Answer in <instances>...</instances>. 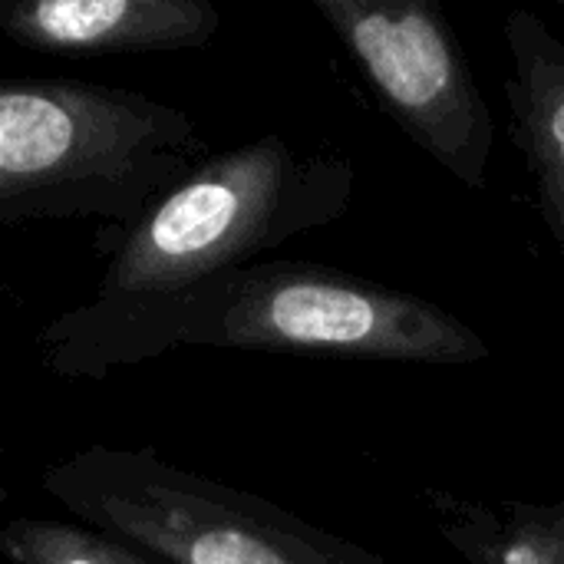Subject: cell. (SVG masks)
<instances>
[{
    "instance_id": "1",
    "label": "cell",
    "mask_w": 564,
    "mask_h": 564,
    "mask_svg": "<svg viewBox=\"0 0 564 564\" xmlns=\"http://www.w3.org/2000/svg\"><path fill=\"white\" fill-rule=\"evenodd\" d=\"M357 169L330 149H297L278 132L212 152L172 195L122 231L96 228L106 258L93 297L36 334L40 364L69 380L175 350L182 311L225 274L347 215Z\"/></svg>"
},
{
    "instance_id": "2",
    "label": "cell",
    "mask_w": 564,
    "mask_h": 564,
    "mask_svg": "<svg viewBox=\"0 0 564 564\" xmlns=\"http://www.w3.org/2000/svg\"><path fill=\"white\" fill-rule=\"evenodd\" d=\"M208 155L182 106L66 76L10 79L0 89V225L93 218L122 231Z\"/></svg>"
},
{
    "instance_id": "3",
    "label": "cell",
    "mask_w": 564,
    "mask_h": 564,
    "mask_svg": "<svg viewBox=\"0 0 564 564\" xmlns=\"http://www.w3.org/2000/svg\"><path fill=\"white\" fill-rule=\"evenodd\" d=\"M178 347L420 367L492 357L453 311L317 261H258L225 274L182 311Z\"/></svg>"
},
{
    "instance_id": "4",
    "label": "cell",
    "mask_w": 564,
    "mask_h": 564,
    "mask_svg": "<svg viewBox=\"0 0 564 564\" xmlns=\"http://www.w3.org/2000/svg\"><path fill=\"white\" fill-rule=\"evenodd\" d=\"M40 482L76 522L162 564H390L264 496L182 469L152 446H86Z\"/></svg>"
},
{
    "instance_id": "5",
    "label": "cell",
    "mask_w": 564,
    "mask_h": 564,
    "mask_svg": "<svg viewBox=\"0 0 564 564\" xmlns=\"http://www.w3.org/2000/svg\"><path fill=\"white\" fill-rule=\"evenodd\" d=\"M380 109L459 185L486 188L496 119L466 50L433 0H314Z\"/></svg>"
},
{
    "instance_id": "6",
    "label": "cell",
    "mask_w": 564,
    "mask_h": 564,
    "mask_svg": "<svg viewBox=\"0 0 564 564\" xmlns=\"http://www.w3.org/2000/svg\"><path fill=\"white\" fill-rule=\"evenodd\" d=\"M218 26L221 10L205 0H17L0 10L7 40L63 59L188 53Z\"/></svg>"
},
{
    "instance_id": "7",
    "label": "cell",
    "mask_w": 564,
    "mask_h": 564,
    "mask_svg": "<svg viewBox=\"0 0 564 564\" xmlns=\"http://www.w3.org/2000/svg\"><path fill=\"white\" fill-rule=\"evenodd\" d=\"M502 36L512 53L506 99L512 142L535 178L542 221L564 261V40L535 13L509 10Z\"/></svg>"
},
{
    "instance_id": "8",
    "label": "cell",
    "mask_w": 564,
    "mask_h": 564,
    "mask_svg": "<svg viewBox=\"0 0 564 564\" xmlns=\"http://www.w3.org/2000/svg\"><path fill=\"white\" fill-rule=\"evenodd\" d=\"M423 499L466 564H564V499L486 506L433 486Z\"/></svg>"
},
{
    "instance_id": "9",
    "label": "cell",
    "mask_w": 564,
    "mask_h": 564,
    "mask_svg": "<svg viewBox=\"0 0 564 564\" xmlns=\"http://www.w3.org/2000/svg\"><path fill=\"white\" fill-rule=\"evenodd\" d=\"M0 555L10 564H162L83 522L73 525L36 516L10 519L0 529Z\"/></svg>"
},
{
    "instance_id": "10",
    "label": "cell",
    "mask_w": 564,
    "mask_h": 564,
    "mask_svg": "<svg viewBox=\"0 0 564 564\" xmlns=\"http://www.w3.org/2000/svg\"><path fill=\"white\" fill-rule=\"evenodd\" d=\"M558 7H562V10H564V0H558Z\"/></svg>"
}]
</instances>
